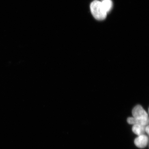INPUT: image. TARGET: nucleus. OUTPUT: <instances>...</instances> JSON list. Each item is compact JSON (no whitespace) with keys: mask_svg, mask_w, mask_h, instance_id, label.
Here are the masks:
<instances>
[{"mask_svg":"<svg viewBox=\"0 0 149 149\" xmlns=\"http://www.w3.org/2000/svg\"><path fill=\"white\" fill-rule=\"evenodd\" d=\"M145 126L141 125L135 124L133 125L132 128V131L138 136L145 134Z\"/></svg>","mask_w":149,"mask_h":149,"instance_id":"obj_4","label":"nucleus"},{"mask_svg":"<svg viewBox=\"0 0 149 149\" xmlns=\"http://www.w3.org/2000/svg\"><path fill=\"white\" fill-rule=\"evenodd\" d=\"M90 8L93 15L97 20H103L107 17V13L101 1L97 0L93 1L91 3Z\"/></svg>","mask_w":149,"mask_h":149,"instance_id":"obj_2","label":"nucleus"},{"mask_svg":"<svg viewBox=\"0 0 149 149\" xmlns=\"http://www.w3.org/2000/svg\"><path fill=\"white\" fill-rule=\"evenodd\" d=\"M145 132L148 134V135H149V125H148L145 126Z\"/></svg>","mask_w":149,"mask_h":149,"instance_id":"obj_6","label":"nucleus"},{"mask_svg":"<svg viewBox=\"0 0 149 149\" xmlns=\"http://www.w3.org/2000/svg\"><path fill=\"white\" fill-rule=\"evenodd\" d=\"M149 141L148 136L143 134L138 136L135 139L134 142L136 146L140 148H144L148 144Z\"/></svg>","mask_w":149,"mask_h":149,"instance_id":"obj_3","label":"nucleus"},{"mask_svg":"<svg viewBox=\"0 0 149 149\" xmlns=\"http://www.w3.org/2000/svg\"><path fill=\"white\" fill-rule=\"evenodd\" d=\"M133 117L127 119L128 124L130 125L139 124L144 126L148 125L149 120L148 113L140 105H137L133 108L132 111Z\"/></svg>","mask_w":149,"mask_h":149,"instance_id":"obj_1","label":"nucleus"},{"mask_svg":"<svg viewBox=\"0 0 149 149\" xmlns=\"http://www.w3.org/2000/svg\"><path fill=\"white\" fill-rule=\"evenodd\" d=\"M101 2L106 12L108 13L112 8V2L111 0H102Z\"/></svg>","mask_w":149,"mask_h":149,"instance_id":"obj_5","label":"nucleus"}]
</instances>
